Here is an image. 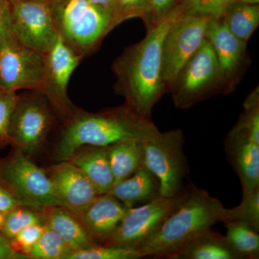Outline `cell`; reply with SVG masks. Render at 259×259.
Here are the masks:
<instances>
[{"instance_id":"obj_27","label":"cell","mask_w":259,"mask_h":259,"mask_svg":"<svg viewBox=\"0 0 259 259\" xmlns=\"http://www.w3.org/2000/svg\"><path fill=\"white\" fill-rule=\"evenodd\" d=\"M71 252L62 238L45 225L44 233L29 252L28 258L66 259Z\"/></svg>"},{"instance_id":"obj_1","label":"cell","mask_w":259,"mask_h":259,"mask_svg":"<svg viewBox=\"0 0 259 259\" xmlns=\"http://www.w3.org/2000/svg\"><path fill=\"white\" fill-rule=\"evenodd\" d=\"M183 15L177 5L161 22L147 30L142 40L126 48L112 64L116 93L125 98L126 106L143 117L151 118L153 107L168 93L162 78V47L168 30Z\"/></svg>"},{"instance_id":"obj_32","label":"cell","mask_w":259,"mask_h":259,"mask_svg":"<svg viewBox=\"0 0 259 259\" xmlns=\"http://www.w3.org/2000/svg\"><path fill=\"white\" fill-rule=\"evenodd\" d=\"M18 99L17 92L0 87V148L9 145L10 122Z\"/></svg>"},{"instance_id":"obj_26","label":"cell","mask_w":259,"mask_h":259,"mask_svg":"<svg viewBox=\"0 0 259 259\" xmlns=\"http://www.w3.org/2000/svg\"><path fill=\"white\" fill-rule=\"evenodd\" d=\"M44 211L20 205L5 214L4 222L0 231L10 241L25 227L34 224H44Z\"/></svg>"},{"instance_id":"obj_5","label":"cell","mask_w":259,"mask_h":259,"mask_svg":"<svg viewBox=\"0 0 259 259\" xmlns=\"http://www.w3.org/2000/svg\"><path fill=\"white\" fill-rule=\"evenodd\" d=\"M0 186L22 205L40 211L59 205L47 171L18 148L0 158Z\"/></svg>"},{"instance_id":"obj_14","label":"cell","mask_w":259,"mask_h":259,"mask_svg":"<svg viewBox=\"0 0 259 259\" xmlns=\"http://www.w3.org/2000/svg\"><path fill=\"white\" fill-rule=\"evenodd\" d=\"M206 38L214 51L228 93H233L248 66L246 42L235 36L221 19L209 20Z\"/></svg>"},{"instance_id":"obj_3","label":"cell","mask_w":259,"mask_h":259,"mask_svg":"<svg viewBox=\"0 0 259 259\" xmlns=\"http://www.w3.org/2000/svg\"><path fill=\"white\" fill-rule=\"evenodd\" d=\"M225 210L226 207L219 199L191 182L188 197L138 250L143 258H173L194 237L218 223L224 222Z\"/></svg>"},{"instance_id":"obj_33","label":"cell","mask_w":259,"mask_h":259,"mask_svg":"<svg viewBox=\"0 0 259 259\" xmlns=\"http://www.w3.org/2000/svg\"><path fill=\"white\" fill-rule=\"evenodd\" d=\"M44 228V224H34L25 227L10 240V244L14 250L25 255L28 258L29 252L41 236Z\"/></svg>"},{"instance_id":"obj_20","label":"cell","mask_w":259,"mask_h":259,"mask_svg":"<svg viewBox=\"0 0 259 259\" xmlns=\"http://www.w3.org/2000/svg\"><path fill=\"white\" fill-rule=\"evenodd\" d=\"M44 213V224L62 238L71 252L100 245L90 236L79 220L61 206L50 207Z\"/></svg>"},{"instance_id":"obj_30","label":"cell","mask_w":259,"mask_h":259,"mask_svg":"<svg viewBox=\"0 0 259 259\" xmlns=\"http://www.w3.org/2000/svg\"><path fill=\"white\" fill-rule=\"evenodd\" d=\"M236 0H182L184 15H198L212 20L223 18L228 8Z\"/></svg>"},{"instance_id":"obj_8","label":"cell","mask_w":259,"mask_h":259,"mask_svg":"<svg viewBox=\"0 0 259 259\" xmlns=\"http://www.w3.org/2000/svg\"><path fill=\"white\" fill-rule=\"evenodd\" d=\"M184 145L181 129L158 131L144 141V165L157 177L163 197L176 195L184 187L189 173Z\"/></svg>"},{"instance_id":"obj_31","label":"cell","mask_w":259,"mask_h":259,"mask_svg":"<svg viewBox=\"0 0 259 259\" xmlns=\"http://www.w3.org/2000/svg\"><path fill=\"white\" fill-rule=\"evenodd\" d=\"M148 5L149 0H115L109 28L110 32L129 19L144 18L148 10Z\"/></svg>"},{"instance_id":"obj_19","label":"cell","mask_w":259,"mask_h":259,"mask_svg":"<svg viewBox=\"0 0 259 259\" xmlns=\"http://www.w3.org/2000/svg\"><path fill=\"white\" fill-rule=\"evenodd\" d=\"M93 183L99 194H106L114 185L107 146H83L69 158Z\"/></svg>"},{"instance_id":"obj_25","label":"cell","mask_w":259,"mask_h":259,"mask_svg":"<svg viewBox=\"0 0 259 259\" xmlns=\"http://www.w3.org/2000/svg\"><path fill=\"white\" fill-rule=\"evenodd\" d=\"M223 223H240L259 233V188L243 194L241 203L236 207L226 208Z\"/></svg>"},{"instance_id":"obj_41","label":"cell","mask_w":259,"mask_h":259,"mask_svg":"<svg viewBox=\"0 0 259 259\" xmlns=\"http://www.w3.org/2000/svg\"><path fill=\"white\" fill-rule=\"evenodd\" d=\"M45 1H47V3H49V4H50V3H52V2L54 1V0H45Z\"/></svg>"},{"instance_id":"obj_9","label":"cell","mask_w":259,"mask_h":259,"mask_svg":"<svg viewBox=\"0 0 259 259\" xmlns=\"http://www.w3.org/2000/svg\"><path fill=\"white\" fill-rule=\"evenodd\" d=\"M190 192V185L172 197L160 196L151 202L131 207L104 245L138 248L156 233L167 218L180 205Z\"/></svg>"},{"instance_id":"obj_36","label":"cell","mask_w":259,"mask_h":259,"mask_svg":"<svg viewBox=\"0 0 259 259\" xmlns=\"http://www.w3.org/2000/svg\"><path fill=\"white\" fill-rule=\"evenodd\" d=\"M0 259H27L12 247L10 242L0 231Z\"/></svg>"},{"instance_id":"obj_4","label":"cell","mask_w":259,"mask_h":259,"mask_svg":"<svg viewBox=\"0 0 259 259\" xmlns=\"http://www.w3.org/2000/svg\"><path fill=\"white\" fill-rule=\"evenodd\" d=\"M50 5L59 35L82 59L110 32V17L88 0H54Z\"/></svg>"},{"instance_id":"obj_34","label":"cell","mask_w":259,"mask_h":259,"mask_svg":"<svg viewBox=\"0 0 259 259\" xmlns=\"http://www.w3.org/2000/svg\"><path fill=\"white\" fill-rule=\"evenodd\" d=\"M180 3V0H149L147 12L143 18L147 30L161 22Z\"/></svg>"},{"instance_id":"obj_7","label":"cell","mask_w":259,"mask_h":259,"mask_svg":"<svg viewBox=\"0 0 259 259\" xmlns=\"http://www.w3.org/2000/svg\"><path fill=\"white\" fill-rule=\"evenodd\" d=\"M169 93L177 108L187 110L206 99L228 95L217 58L207 38L174 80Z\"/></svg>"},{"instance_id":"obj_35","label":"cell","mask_w":259,"mask_h":259,"mask_svg":"<svg viewBox=\"0 0 259 259\" xmlns=\"http://www.w3.org/2000/svg\"><path fill=\"white\" fill-rule=\"evenodd\" d=\"M18 41L12 29L10 0H0V47Z\"/></svg>"},{"instance_id":"obj_11","label":"cell","mask_w":259,"mask_h":259,"mask_svg":"<svg viewBox=\"0 0 259 259\" xmlns=\"http://www.w3.org/2000/svg\"><path fill=\"white\" fill-rule=\"evenodd\" d=\"M12 29L20 44L47 54L59 36L51 5L45 0H10Z\"/></svg>"},{"instance_id":"obj_2","label":"cell","mask_w":259,"mask_h":259,"mask_svg":"<svg viewBox=\"0 0 259 259\" xmlns=\"http://www.w3.org/2000/svg\"><path fill=\"white\" fill-rule=\"evenodd\" d=\"M158 131L151 118L139 115L125 104L97 113L79 108L62 122L54 159L66 161L83 146H108L128 140L145 141Z\"/></svg>"},{"instance_id":"obj_12","label":"cell","mask_w":259,"mask_h":259,"mask_svg":"<svg viewBox=\"0 0 259 259\" xmlns=\"http://www.w3.org/2000/svg\"><path fill=\"white\" fill-rule=\"evenodd\" d=\"M46 56L20 44L0 47V87L10 91L44 90Z\"/></svg>"},{"instance_id":"obj_21","label":"cell","mask_w":259,"mask_h":259,"mask_svg":"<svg viewBox=\"0 0 259 259\" xmlns=\"http://www.w3.org/2000/svg\"><path fill=\"white\" fill-rule=\"evenodd\" d=\"M174 259H241L226 236L211 229L199 233L182 246Z\"/></svg>"},{"instance_id":"obj_18","label":"cell","mask_w":259,"mask_h":259,"mask_svg":"<svg viewBox=\"0 0 259 259\" xmlns=\"http://www.w3.org/2000/svg\"><path fill=\"white\" fill-rule=\"evenodd\" d=\"M107 194L131 208L160 197V182L147 167L142 165L131 176L112 186Z\"/></svg>"},{"instance_id":"obj_22","label":"cell","mask_w":259,"mask_h":259,"mask_svg":"<svg viewBox=\"0 0 259 259\" xmlns=\"http://www.w3.org/2000/svg\"><path fill=\"white\" fill-rule=\"evenodd\" d=\"M144 141L128 140L107 146L114 185L131 176L144 165Z\"/></svg>"},{"instance_id":"obj_23","label":"cell","mask_w":259,"mask_h":259,"mask_svg":"<svg viewBox=\"0 0 259 259\" xmlns=\"http://www.w3.org/2000/svg\"><path fill=\"white\" fill-rule=\"evenodd\" d=\"M221 20L235 36L247 44L258 26V5L236 2L228 8Z\"/></svg>"},{"instance_id":"obj_38","label":"cell","mask_w":259,"mask_h":259,"mask_svg":"<svg viewBox=\"0 0 259 259\" xmlns=\"http://www.w3.org/2000/svg\"><path fill=\"white\" fill-rule=\"evenodd\" d=\"M88 2L111 18L115 0H88Z\"/></svg>"},{"instance_id":"obj_24","label":"cell","mask_w":259,"mask_h":259,"mask_svg":"<svg viewBox=\"0 0 259 259\" xmlns=\"http://www.w3.org/2000/svg\"><path fill=\"white\" fill-rule=\"evenodd\" d=\"M226 237L241 259L259 258L258 233L236 223H226Z\"/></svg>"},{"instance_id":"obj_13","label":"cell","mask_w":259,"mask_h":259,"mask_svg":"<svg viewBox=\"0 0 259 259\" xmlns=\"http://www.w3.org/2000/svg\"><path fill=\"white\" fill-rule=\"evenodd\" d=\"M45 56L46 80L42 93L49 99L64 122L79 109L69 100L67 88L71 75L82 58L59 35Z\"/></svg>"},{"instance_id":"obj_10","label":"cell","mask_w":259,"mask_h":259,"mask_svg":"<svg viewBox=\"0 0 259 259\" xmlns=\"http://www.w3.org/2000/svg\"><path fill=\"white\" fill-rule=\"evenodd\" d=\"M211 19L198 15H182L167 32L162 47L161 73L169 93L174 80L206 38Z\"/></svg>"},{"instance_id":"obj_16","label":"cell","mask_w":259,"mask_h":259,"mask_svg":"<svg viewBox=\"0 0 259 259\" xmlns=\"http://www.w3.org/2000/svg\"><path fill=\"white\" fill-rule=\"evenodd\" d=\"M127 209L128 207L113 196L102 194L76 217L93 239L104 245L120 225Z\"/></svg>"},{"instance_id":"obj_17","label":"cell","mask_w":259,"mask_h":259,"mask_svg":"<svg viewBox=\"0 0 259 259\" xmlns=\"http://www.w3.org/2000/svg\"><path fill=\"white\" fill-rule=\"evenodd\" d=\"M225 151L241 180L243 194L259 188V144L231 130L225 141Z\"/></svg>"},{"instance_id":"obj_39","label":"cell","mask_w":259,"mask_h":259,"mask_svg":"<svg viewBox=\"0 0 259 259\" xmlns=\"http://www.w3.org/2000/svg\"><path fill=\"white\" fill-rule=\"evenodd\" d=\"M236 2L243 3V4L258 5L259 0H236Z\"/></svg>"},{"instance_id":"obj_28","label":"cell","mask_w":259,"mask_h":259,"mask_svg":"<svg viewBox=\"0 0 259 259\" xmlns=\"http://www.w3.org/2000/svg\"><path fill=\"white\" fill-rule=\"evenodd\" d=\"M244 111L240 116L233 130L235 132L249 138L259 144V92L255 88L245 99Z\"/></svg>"},{"instance_id":"obj_37","label":"cell","mask_w":259,"mask_h":259,"mask_svg":"<svg viewBox=\"0 0 259 259\" xmlns=\"http://www.w3.org/2000/svg\"><path fill=\"white\" fill-rule=\"evenodd\" d=\"M20 205L22 204L8 190L0 186V212L7 214Z\"/></svg>"},{"instance_id":"obj_29","label":"cell","mask_w":259,"mask_h":259,"mask_svg":"<svg viewBox=\"0 0 259 259\" xmlns=\"http://www.w3.org/2000/svg\"><path fill=\"white\" fill-rule=\"evenodd\" d=\"M143 258L134 247L117 245H97L69 253L66 259H137Z\"/></svg>"},{"instance_id":"obj_15","label":"cell","mask_w":259,"mask_h":259,"mask_svg":"<svg viewBox=\"0 0 259 259\" xmlns=\"http://www.w3.org/2000/svg\"><path fill=\"white\" fill-rule=\"evenodd\" d=\"M59 206L79 215L100 195L91 182L69 160L58 161L47 171Z\"/></svg>"},{"instance_id":"obj_40","label":"cell","mask_w":259,"mask_h":259,"mask_svg":"<svg viewBox=\"0 0 259 259\" xmlns=\"http://www.w3.org/2000/svg\"><path fill=\"white\" fill-rule=\"evenodd\" d=\"M5 214L0 212V230H1L2 226H3V222H4Z\"/></svg>"},{"instance_id":"obj_6","label":"cell","mask_w":259,"mask_h":259,"mask_svg":"<svg viewBox=\"0 0 259 259\" xmlns=\"http://www.w3.org/2000/svg\"><path fill=\"white\" fill-rule=\"evenodd\" d=\"M59 121L62 122L47 96L28 90L19 95L10 122L9 145L30 157L40 149Z\"/></svg>"}]
</instances>
